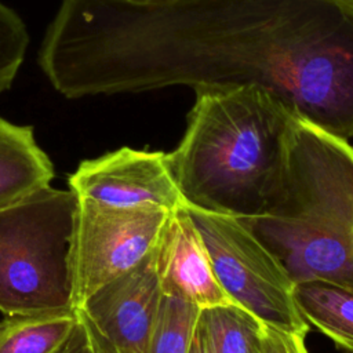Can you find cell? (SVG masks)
<instances>
[{"label":"cell","mask_w":353,"mask_h":353,"mask_svg":"<svg viewBox=\"0 0 353 353\" xmlns=\"http://www.w3.org/2000/svg\"><path fill=\"white\" fill-rule=\"evenodd\" d=\"M1 327H3V321H0V331H1Z\"/></svg>","instance_id":"cell-21"},{"label":"cell","mask_w":353,"mask_h":353,"mask_svg":"<svg viewBox=\"0 0 353 353\" xmlns=\"http://www.w3.org/2000/svg\"><path fill=\"white\" fill-rule=\"evenodd\" d=\"M84 325V324H83ZM85 334H87V331H85ZM81 353H99L98 350H97V347L94 346V343L91 342V339L88 338V334H87V339H85V343H84V347H83V352Z\"/></svg>","instance_id":"cell-19"},{"label":"cell","mask_w":353,"mask_h":353,"mask_svg":"<svg viewBox=\"0 0 353 353\" xmlns=\"http://www.w3.org/2000/svg\"><path fill=\"white\" fill-rule=\"evenodd\" d=\"M28 46L29 33L23 19L0 0V94L11 88Z\"/></svg>","instance_id":"cell-15"},{"label":"cell","mask_w":353,"mask_h":353,"mask_svg":"<svg viewBox=\"0 0 353 353\" xmlns=\"http://www.w3.org/2000/svg\"><path fill=\"white\" fill-rule=\"evenodd\" d=\"M76 208L70 189L48 185L0 210V312L6 317L73 309Z\"/></svg>","instance_id":"cell-4"},{"label":"cell","mask_w":353,"mask_h":353,"mask_svg":"<svg viewBox=\"0 0 353 353\" xmlns=\"http://www.w3.org/2000/svg\"><path fill=\"white\" fill-rule=\"evenodd\" d=\"M85 339H87L85 328H84L81 320L79 319V324H77L72 338L69 339V342L63 346V349L59 353H81L83 347H84V343H85Z\"/></svg>","instance_id":"cell-17"},{"label":"cell","mask_w":353,"mask_h":353,"mask_svg":"<svg viewBox=\"0 0 353 353\" xmlns=\"http://www.w3.org/2000/svg\"><path fill=\"white\" fill-rule=\"evenodd\" d=\"M252 353H309L305 336L261 324L252 343Z\"/></svg>","instance_id":"cell-16"},{"label":"cell","mask_w":353,"mask_h":353,"mask_svg":"<svg viewBox=\"0 0 353 353\" xmlns=\"http://www.w3.org/2000/svg\"><path fill=\"white\" fill-rule=\"evenodd\" d=\"M170 211L112 207L77 197L70 243L72 306L138 266L154 248Z\"/></svg>","instance_id":"cell-6"},{"label":"cell","mask_w":353,"mask_h":353,"mask_svg":"<svg viewBox=\"0 0 353 353\" xmlns=\"http://www.w3.org/2000/svg\"><path fill=\"white\" fill-rule=\"evenodd\" d=\"M0 331V353H59L72 338L77 313L70 310L10 316Z\"/></svg>","instance_id":"cell-12"},{"label":"cell","mask_w":353,"mask_h":353,"mask_svg":"<svg viewBox=\"0 0 353 353\" xmlns=\"http://www.w3.org/2000/svg\"><path fill=\"white\" fill-rule=\"evenodd\" d=\"M131 3L135 4H163V3H168V1H174V0H128Z\"/></svg>","instance_id":"cell-20"},{"label":"cell","mask_w":353,"mask_h":353,"mask_svg":"<svg viewBox=\"0 0 353 353\" xmlns=\"http://www.w3.org/2000/svg\"><path fill=\"white\" fill-rule=\"evenodd\" d=\"M186 210L203 237L215 277L233 303L261 324L306 336L309 324L298 307L294 280L245 222L226 214Z\"/></svg>","instance_id":"cell-5"},{"label":"cell","mask_w":353,"mask_h":353,"mask_svg":"<svg viewBox=\"0 0 353 353\" xmlns=\"http://www.w3.org/2000/svg\"><path fill=\"white\" fill-rule=\"evenodd\" d=\"M188 353H207L205 338H204V331H203V324H201L200 316H199V320H197V324H196V328H194Z\"/></svg>","instance_id":"cell-18"},{"label":"cell","mask_w":353,"mask_h":353,"mask_svg":"<svg viewBox=\"0 0 353 353\" xmlns=\"http://www.w3.org/2000/svg\"><path fill=\"white\" fill-rule=\"evenodd\" d=\"M200 312L181 298L163 295L149 353H188Z\"/></svg>","instance_id":"cell-14"},{"label":"cell","mask_w":353,"mask_h":353,"mask_svg":"<svg viewBox=\"0 0 353 353\" xmlns=\"http://www.w3.org/2000/svg\"><path fill=\"white\" fill-rule=\"evenodd\" d=\"M294 294L307 324L342 352L353 353V292L325 281H302Z\"/></svg>","instance_id":"cell-11"},{"label":"cell","mask_w":353,"mask_h":353,"mask_svg":"<svg viewBox=\"0 0 353 353\" xmlns=\"http://www.w3.org/2000/svg\"><path fill=\"white\" fill-rule=\"evenodd\" d=\"M161 298L152 251L74 312L99 353H149Z\"/></svg>","instance_id":"cell-7"},{"label":"cell","mask_w":353,"mask_h":353,"mask_svg":"<svg viewBox=\"0 0 353 353\" xmlns=\"http://www.w3.org/2000/svg\"><path fill=\"white\" fill-rule=\"evenodd\" d=\"M37 62L66 98L256 88L353 138V0H61Z\"/></svg>","instance_id":"cell-1"},{"label":"cell","mask_w":353,"mask_h":353,"mask_svg":"<svg viewBox=\"0 0 353 353\" xmlns=\"http://www.w3.org/2000/svg\"><path fill=\"white\" fill-rule=\"evenodd\" d=\"M294 283L353 292V146L294 117L280 186L268 208L240 218Z\"/></svg>","instance_id":"cell-3"},{"label":"cell","mask_w":353,"mask_h":353,"mask_svg":"<svg viewBox=\"0 0 353 353\" xmlns=\"http://www.w3.org/2000/svg\"><path fill=\"white\" fill-rule=\"evenodd\" d=\"M54 176L52 161L37 143L33 127L0 116V210L48 186Z\"/></svg>","instance_id":"cell-10"},{"label":"cell","mask_w":353,"mask_h":353,"mask_svg":"<svg viewBox=\"0 0 353 353\" xmlns=\"http://www.w3.org/2000/svg\"><path fill=\"white\" fill-rule=\"evenodd\" d=\"M207 353H252L261 323L236 305L201 310Z\"/></svg>","instance_id":"cell-13"},{"label":"cell","mask_w":353,"mask_h":353,"mask_svg":"<svg viewBox=\"0 0 353 353\" xmlns=\"http://www.w3.org/2000/svg\"><path fill=\"white\" fill-rule=\"evenodd\" d=\"M179 145L167 153L186 207L251 218L273 200L292 116L256 88H200Z\"/></svg>","instance_id":"cell-2"},{"label":"cell","mask_w":353,"mask_h":353,"mask_svg":"<svg viewBox=\"0 0 353 353\" xmlns=\"http://www.w3.org/2000/svg\"><path fill=\"white\" fill-rule=\"evenodd\" d=\"M69 189L80 199L112 207L172 211L183 204L167 153L128 146L83 160L69 175Z\"/></svg>","instance_id":"cell-8"},{"label":"cell","mask_w":353,"mask_h":353,"mask_svg":"<svg viewBox=\"0 0 353 353\" xmlns=\"http://www.w3.org/2000/svg\"><path fill=\"white\" fill-rule=\"evenodd\" d=\"M163 295L200 310L234 305L218 283L207 247L185 204L170 211L153 250Z\"/></svg>","instance_id":"cell-9"}]
</instances>
